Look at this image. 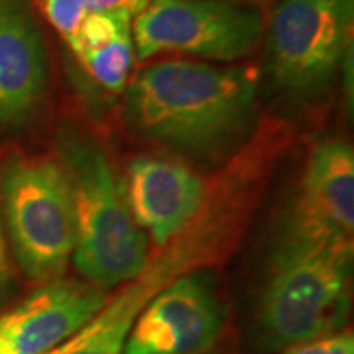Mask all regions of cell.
<instances>
[{
	"label": "cell",
	"instance_id": "cell-8",
	"mask_svg": "<svg viewBox=\"0 0 354 354\" xmlns=\"http://www.w3.org/2000/svg\"><path fill=\"white\" fill-rule=\"evenodd\" d=\"M354 152L344 140L311 150L297 193L281 221L278 244H353Z\"/></svg>",
	"mask_w": 354,
	"mask_h": 354
},
{
	"label": "cell",
	"instance_id": "cell-9",
	"mask_svg": "<svg viewBox=\"0 0 354 354\" xmlns=\"http://www.w3.org/2000/svg\"><path fill=\"white\" fill-rule=\"evenodd\" d=\"M106 293L87 281L53 279L0 315V354H50L87 325Z\"/></svg>",
	"mask_w": 354,
	"mask_h": 354
},
{
	"label": "cell",
	"instance_id": "cell-13",
	"mask_svg": "<svg viewBox=\"0 0 354 354\" xmlns=\"http://www.w3.org/2000/svg\"><path fill=\"white\" fill-rule=\"evenodd\" d=\"M132 28V18L122 12H87L77 28L73 39L67 44L77 57L99 50L113 41L118 34Z\"/></svg>",
	"mask_w": 354,
	"mask_h": 354
},
{
	"label": "cell",
	"instance_id": "cell-20",
	"mask_svg": "<svg viewBox=\"0 0 354 354\" xmlns=\"http://www.w3.org/2000/svg\"><path fill=\"white\" fill-rule=\"evenodd\" d=\"M205 354H211V353H205Z\"/></svg>",
	"mask_w": 354,
	"mask_h": 354
},
{
	"label": "cell",
	"instance_id": "cell-3",
	"mask_svg": "<svg viewBox=\"0 0 354 354\" xmlns=\"http://www.w3.org/2000/svg\"><path fill=\"white\" fill-rule=\"evenodd\" d=\"M351 272L353 244H278L256 307L264 348L281 353L344 330Z\"/></svg>",
	"mask_w": 354,
	"mask_h": 354
},
{
	"label": "cell",
	"instance_id": "cell-19",
	"mask_svg": "<svg viewBox=\"0 0 354 354\" xmlns=\"http://www.w3.org/2000/svg\"><path fill=\"white\" fill-rule=\"evenodd\" d=\"M50 354H53V351H51V353H50Z\"/></svg>",
	"mask_w": 354,
	"mask_h": 354
},
{
	"label": "cell",
	"instance_id": "cell-7",
	"mask_svg": "<svg viewBox=\"0 0 354 354\" xmlns=\"http://www.w3.org/2000/svg\"><path fill=\"white\" fill-rule=\"evenodd\" d=\"M227 305L207 272L171 279L140 311L124 354L211 353L227 327Z\"/></svg>",
	"mask_w": 354,
	"mask_h": 354
},
{
	"label": "cell",
	"instance_id": "cell-6",
	"mask_svg": "<svg viewBox=\"0 0 354 354\" xmlns=\"http://www.w3.org/2000/svg\"><path fill=\"white\" fill-rule=\"evenodd\" d=\"M264 14L227 0H150L132 22L134 55L164 53L211 62H239L260 46Z\"/></svg>",
	"mask_w": 354,
	"mask_h": 354
},
{
	"label": "cell",
	"instance_id": "cell-5",
	"mask_svg": "<svg viewBox=\"0 0 354 354\" xmlns=\"http://www.w3.org/2000/svg\"><path fill=\"white\" fill-rule=\"evenodd\" d=\"M354 0H279L264 24L266 71L295 101L330 87L353 51Z\"/></svg>",
	"mask_w": 354,
	"mask_h": 354
},
{
	"label": "cell",
	"instance_id": "cell-2",
	"mask_svg": "<svg viewBox=\"0 0 354 354\" xmlns=\"http://www.w3.org/2000/svg\"><path fill=\"white\" fill-rule=\"evenodd\" d=\"M57 150L75 211L77 270L101 290L136 279L148 264V236L128 211L106 152L75 128L59 132Z\"/></svg>",
	"mask_w": 354,
	"mask_h": 354
},
{
	"label": "cell",
	"instance_id": "cell-14",
	"mask_svg": "<svg viewBox=\"0 0 354 354\" xmlns=\"http://www.w3.org/2000/svg\"><path fill=\"white\" fill-rule=\"evenodd\" d=\"M41 8L50 24L69 44L75 36L77 28L85 18V0H41Z\"/></svg>",
	"mask_w": 354,
	"mask_h": 354
},
{
	"label": "cell",
	"instance_id": "cell-10",
	"mask_svg": "<svg viewBox=\"0 0 354 354\" xmlns=\"http://www.w3.org/2000/svg\"><path fill=\"white\" fill-rule=\"evenodd\" d=\"M48 83L50 57L32 0H0V127H28Z\"/></svg>",
	"mask_w": 354,
	"mask_h": 354
},
{
	"label": "cell",
	"instance_id": "cell-17",
	"mask_svg": "<svg viewBox=\"0 0 354 354\" xmlns=\"http://www.w3.org/2000/svg\"><path fill=\"white\" fill-rule=\"evenodd\" d=\"M150 0H85L87 12H122L136 18Z\"/></svg>",
	"mask_w": 354,
	"mask_h": 354
},
{
	"label": "cell",
	"instance_id": "cell-1",
	"mask_svg": "<svg viewBox=\"0 0 354 354\" xmlns=\"http://www.w3.org/2000/svg\"><path fill=\"white\" fill-rule=\"evenodd\" d=\"M258 114L252 65L165 59L142 67L127 83L124 122L142 138L215 162L234 152Z\"/></svg>",
	"mask_w": 354,
	"mask_h": 354
},
{
	"label": "cell",
	"instance_id": "cell-18",
	"mask_svg": "<svg viewBox=\"0 0 354 354\" xmlns=\"http://www.w3.org/2000/svg\"><path fill=\"white\" fill-rule=\"evenodd\" d=\"M227 2H236V4H248V6H256V8H260V6H264V4H270V2H274V0H227Z\"/></svg>",
	"mask_w": 354,
	"mask_h": 354
},
{
	"label": "cell",
	"instance_id": "cell-16",
	"mask_svg": "<svg viewBox=\"0 0 354 354\" xmlns=\"http://www.w3.org/2000/svg\"><path fill=\"white\" fill-rule=\"evenodd\" d=\"M18 290V281L14 274L12 260H10V248L4 234L2 218H0V307L6 305Z\"/></svg>",
	"mask_w": 354,
	"mask_h": 354
},
{
	"label": "cell",
	"instance_id": "cell-15",
	"mask_svg": "<svg viewBox=\"0 0 354 354\" xmlns=\"http://www.w3.org/2000/svg\"><path fill=\"white\" fill-rule=\"evenodd\" d=\"M281 354H354V335L353 330H339L327 337L293 344L283 348Z\"/></svg>",
	"mask_w": 354,
	"mask_h": 354
},
{
	"label": "cell",
	"instance_id": "cell-11",
	"mask_svg": "<svg viewBox=\"0 0 354 354\" xmlns=\"http://www.w3.org/2000/svg\"><path fill=\"white\" fill-rule=\"evenodd\" d=\"M122 193L134 223L156 246H165L201 211L207 183L174 160L138 158L128 165Z\"/></svg>",
	"mask_w": 354,
	"mask_h": 354
},
{
	"label": "cell",
	"instance_id": "cell-12",
	"mask_svg": "<svg viewBox=\"0 0 354 354\" xmlns=\"http://www.w3.org/2000/svg\"><path fill=\"white\" fill-rule=\"evenodd\" d=\"M79 62L85 65L91 77L106 91L120 93L124 91L130 75V67L134 62V41L132 28L118 34L113 41L81 55Z\"/></svg>",
	"mask_w": 354,
	"mask_h": 354
},
{
	"label": "cell",
	"instance_id": "cell-4",
	"mask_svg": "<svg viewBox=\"0 0 354 354\" xmlns=\"http://www.w3.org/2000/svg\"><path fill=\"white\" fill-rule=\"evenodd\" d=\"M2 211L14 258L26 278L59 279L75 250V211L62 164L12 158L0 171Z\"/></svg>",
	"mask_w": 354,
	"mask_h": 354
}]
</instances>
